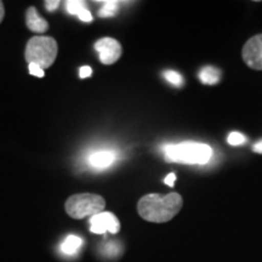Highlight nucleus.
<instances>
[{"label": "nucleus", "mask_w": 262, "mask_h": 262, "mask_svg": "<svg viewBox=\"0 0 262 262\" xmlns=\"http://www.w3.org/2000/svg\"><path fill=\"white\" fill-rule=\"evenodd\" d=\"M102 4V8L98 11V15L101 17H112V16L116 15L118 11V5H119V2H116V0H107V2H101Z\"/></svg>", "instance_id": "obj_13"}, {"label": "nucleus", "mask_w": 262, "mask_h": 262, "mask_svg": "<svg viewBox=\"0 0 262 262\" xmlns=\"http://www.w3.org/2000/svg\"><path fill=\"white\" fill-rule=\"evenodd\" d=\"M175 180H176V175L173 172H170L168 176H166L165 179H164V183L165 185L170 186V187H173V185H175Z\"/></svg>", "instance_id": "obj_19"}, {"label": "nucleus", "mask_w": 262, "mask_h": 262, "mask_svg": "<svg viewBox=\"0 0 262 262\" xmlns=\"http://www.w3.org/2000/svg\"><path fill=\"white\" fill-rule=\"evenodd\" d=\"M66 10L71 15H77L80 21H93V15H91V12L85 6V2H81V0H68V2H66Z\"/></svg>", "instance_id": "obj_10"}, {"label": "nucleus", "mask_w": 262, "mask_h": 262, "mask_svg": "<svg viewBox=\"0 0 262 262\" xmlns=\"http://www.w3.org/2000/svg\"><path fill=\"white\" fill-rule=\"evenodd\" d=\"M28 70H29V73H31L32 75H35V77L42 78L45 75L44 70H42L41 67H39V66L35 64V63H29L28 64Z\"/></svg>", "instance_id": "obj_16"}, {"label": "nucleus", "mask_w": 262, "mask_h": 262, "mask_svg": "<svg viewBox=\"0 0 262 262\" xmlns=\"http://www.w3.org/2000/svg\"><path fill=\"white\" fill-rule=\"evenodd\" d=\"M57 42L48 35H35L26 45L25 57L27 63H35L42 70L50 68L57 57Z\"/></svg>", "instance_id": "obj_3"}, {"label": "nucleus", "mask_w": 262, "mask_h": 262, "mask_svg": "<svg viewBox=\"0 0 262 262\" xmlns=\"http://www.w3.org/2000/svg\"><path fill=\"white\" fill-rule=\"evenodd\" d=\"M91 73H93V70H91V67H89V66H83V67H80V70H79L80 78L90 77Z\"/></svg>", "instance_id": "obj_18"}, {"label": "nucleus", "mask_w": 262, "mask_h": 262, "mask_svg": "<svg viewBox=\"0 0 262 262\" xmlns=\"http://www.w3.org/2000/svg\"><path fill=\"white\" fill-rule=\"evenodd\" d=\"M242 57L249 67L262 71V34H257L245 42Z\"/></svg>", "instance_id": "obj_7"}, {"label": "nucleus", "mask_w": 262, "mask_h": 262, "mask_svg": "<svg viewBox=\"0 0 262 262\" xmlns=\"http://www.w3.org/2000/svg\"><path fill=\"white\" fill-rule=\"evenodd\" d=\"M199 79L203 84H217L221 79V71L214 66H205L199 72Z\"/></svg>", "instance_id": "obj_11"}, {"label": "nucleus", "mask_w": 262, "mask_h": 262, "mask_svg": "<svg viewBox=\"0 0 262 262\" xmlns=\"http://www.w3.org/2000/svg\"><path fill=\"white\" fill-rule=\"evenodd\" d=\"M163 75L170 84L176 88H181L182 85L185 84V79H183V77L176 71H165Z\"/></svg>", "instance_id": "obj_14"}, {"label": "nucleus", "mask_w": 262, "mask_h": 262, "mask_svg": "<svg viewBox=\"0 0 262 262\" xmlns=\"http://www.w3.org/2000/svg\"><path fill=\"white\" fill-rule=\"evenodd\" d=\"M66 212L71 217L81 220L85 217H93L100 214L106 208V201L103 196L93 193H79L67 199L64 204Z\"/></svg>", "instance_id": "obj_4"}, {"label": "nucleus", "mask_w": 262, "mask_h": 262, "mask_svg": "<svg viewBox=\"0 0 262 262\" xmlns=\"http://www.w3.org/2000/svg\"><path fill=\"white\" fill-rule=\"evenodd\" d=\"M26 25H27V28L29 31L38 33V34L47 33L49 29L48 21L39 15L38 10L34 6H31L27 10V14H26Z\"/></svg>", "instance_id": "obj_9"}, {"label": "nucleus", "mask_w": 262, "mask_h": 262, "mask_svg": "<svg viewBox=\"0 0 262 262\" xmlns=\"http://www.w3.org/2000/svg\"><path fill=\"white\" fill-rule=\"evenodd\" d=\"M120 229V222L117 216L110 211H102L90 217V231L96 234H104L107 232L117 234Z\"/></svg>", "instance_id": "obj_6"}, {"label": "nucleus", "mask_w": 262, "mask_h": 262, "mask_svg": "<svg viewBox=\"0 0 262 262\" xmlns=\"http://www.w3.org/2000/svg\"><path fill=\"white\" fill-rule=\"evenodd\" d=\"M166 162L204 165L211 159L212 149L205 143L185 141L180 143H166L163 147Z\"/></svg>", "instance_id": "obj_2"}, {"label": "nucleus", "mask_w": 262, "mask_h": 262, "mask_svg": "<svg viewBox=\"0 0 262 262\" xmlns=\"http://www.w3.org/2000/svg\"><path fill=\"white\" fill-rule=\"evenodd\" d=\"M58 5H60L58 0H48V2H45V9L50 12H54L58 8Z\"/></svg>", "instance_id": "obj_17"}, {"label": "nucleus", "mask_w": 262, "mask_h": 262, "mask_svg": "<svg viewBox=\"0 0 262 262\" xmlns=\"http://www.w3.org/2000/svg\"><path fill=\"white\" fill-rule=\"evenodd\" d=\"M116 152L108 149H102L90 153L89 157H88V163H89L90 166H93L94 169L102 170L110 168V166L116 162Z\"/></svg>", "instance_id": "obj_8"}, {"label": "nucleus", "mask_w": 262, "mask_h": 262, "mask_svg": "<svg viewBox=\"0 0 262 262\" xmlns=\"http://www.w3.org/2000/svg\"><path fill=\"white\" fill-rule=\"evenodd\" d=\"M228 143L232 146H241L243 143L247 142V137H245L243 134L238 133V131H233L228 135Z\"/></svg>", "instance_id": "obj_15"}, {"label": "nucleus", "mask_w": 262, "mask_h": 262, "mask_svg": "<svg viewBox=\"0 0 262 262\" xmlns=\"http://www.w3.org/2000/svg\"><path fill=\"white\" fill-rule=\"evenodd\" d=\"M4 16H5V8H4V4H3V2H0V24H2L3 19H4Z\"/></svg>", "instance_id": "obj_21"}, {"label": "nucleus", "mask_w": 262, "mask_h": 262, "mask_svg": "<svg viewBox=\"0 0 262 262\" xmlns=\"http://www.w3.org/2000/svg\"><path fill=\"white\" fill-rule=\"evenodd\" d=\"M253 150H254V152L260 153V155H262V140L255 143V145L253 146Z\"/></svg>", "instance_id": "obj_20"}, {"label": "nucleus", "mask_w": 262, "mask_h": 262, "mask_svg": "<svg viewBox=\"0 0 262 262\" xmlns=\"http://www.w3.org/2000/svg\"><path fill=\"white\" fill-rule=\"evenodd\" d=\"M182 204V196L179 193L171 192L165 195L150 193L140 199L137 211L143 220L163 224L175 217L181 210Z\"/></svg>", "instance_id": "obj_1"}, {"label": "nucleus", "mask_w": 262, "mask_h": 262, "mask_svg": "<svg viewBox=\"0 0 262 262\" xmlns=\"http://www.w3.org/2000/svg\"><path fill=\"white\" fill-rule=\"evenodd\" d=\"M81 245H83V239L80 237H77V235H68V237L62 242L61 250L62 253L66 255L73 256V255H75L79 251Z\"/></svg>", "instance_id": "obj_12"}, {"label": "nucleus", "mask_w": 262, "mask_h": 262, "mask_svg": "<svg viewBox=\"0 0 262 262\" xmlns=\"http://www.w3.org/2000/svg\"><path fill=\"white\" fill-rule=\"evenodd\" d=\"M95 50L98 52L103 64H113L122 56V45L116 39L106 37L95 42Z\"/></svg>", "instance_id": "obj_5"}]
</instances>
